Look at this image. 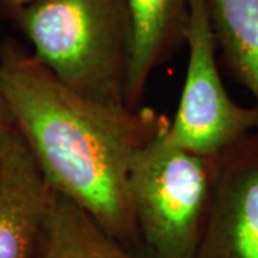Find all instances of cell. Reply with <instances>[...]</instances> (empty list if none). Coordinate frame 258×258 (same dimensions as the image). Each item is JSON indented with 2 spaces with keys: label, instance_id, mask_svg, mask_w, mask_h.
Here are the masks:
<instances>
[{
  "label": "cell",
  "instance_id": "cell-5",
  "mask_svg": "<svg viewBox=\"0 0 258 258\" xmlns=\"http://www.w3.org/2000/svg\"><path fill=\"white\" fill-rule=\"evenodd\" d=\"M195 258H258V129L218 155Z\"/></svg>",
  "mask_w": 258,
  "mask_h": 258
},
{
  "label": "cell",
  "instance_id": "cell-1",
  "mask_svg": "<svg viewBox=\"0 0 258 258\" xmlns=\"http://www.w3.org/2000/svg\"><path fill=\"white\" fill-rule=\"evenodd\" d=\"M0 93L50 188L139 252L129 169L139 149L169 119L147 108L112 106L83 96L13 37L0 42Z\"/></svg>",
  "mask_w": 258,
  "mask_h": 258
},
{
  "label": "cell",
  "instance_id": "cell-8",
  "mask_svg": "<svg viewBox=\"0 0 258 258\" xmlns=\"http://www.w3.org/2000/svg\"><path fill=\"white\" fill-rule=\"evenodd\" d=\"M36 258H141L79 205L53 191Z\"/></svg>",
  "mask_w": 258,
  "mask_h": 258
},
{
  "label": "cell",
  "instance_id": "cell-10",
  "mask_svg": "<svg viewBox=\"0 0 258 258\" xmlns=\"http://www.w3.org/2000/svg\"><path fill=\"white\" fill-rule=\"evenodd\" d=\"M36 0H0V18L10 20L19 10L29 6Z\"/></svg>",
  "mask_w": 258,
  "mask_h": 258
},
{
  "label": "cell",
  "instance_id": "cell-6",
  "mask_svg": "<svg viewBox=\"0 0 258 258\" xmlns=\"http://www.w3.org/2000/svg\"><path fill=\"white\" fill-rule=\"evenodd\" d=\"M53 189L13 125L0 135V258H36Z\"/></svg>",
  "mask_w": 258,
  "mask_h": 258
},
{
  "label": "cell",
  "instance_id": "cell-4",
  "mask_svg": "<svg viewBox=\"0 0 258 258\" xmlns=\"http://www.w3.org/2000/svg\"><path fill=\"white\" fill-rule=\"evenodd\" d=\"M184 88L166 138L195 154L217 157L258 129V109L232 101L217 63V43L205 0H191Z\"/></svg>",
  "mask_w": 258,
  "mask_h": 258
},
{
  "label": "cell",
  "instance_id": "cell-11",
  "mask_svg": "<svg viewBox=\"0 0 258 258\" xmlns=\"http://www.w3.org/2000/svg\"><path fill=\"white\" fill-rule=\"evenodd\" d=\"M15 123H13V119H12V116H10V112L8 109V106H6V103H5V99H3V96H2V93H0V135L6 131V129H9L10 126H13Z\"/></svg>",
  "mask_w": 258,
  "mask_h": 258
},
{
  "label": "cell",
  "instance_id": "cell-7",
  "mask_svg": "<svg viewBox=\"0 0 258 258\" xmlns=\"http://www.w3.org/2000/svg\"><path fill=\"white\" fill-rule=\"evenodd\" d=\"M129 6L134 45L125 103L137 109L152 74L185 45L191 0H129Z\"/></svg>",
  "mask_w": 258,
  "mask_h": 258
},
{
  "label": "cell",
  "instance_id": "cell-9",
  "mask_svg": "<svg viewBox=\"0 0 258 258\" xmlns=\"http://www.w3.org/2000/svg\"><path fill=\"white\" fill-rule=\"evenodd\" d=\"M217 49L258 109V0H205Z\"/></svg>",
  "mask_w": 258,
  "mask_h": 258
},
{
  "label": "cell",
  "instance_id": "cell-2",
  "mask_svg": "<svg viewBox=\"0 0 258 258\" xmlns=\"http://www.w3.org/2000/svg\"><path fill=\"white\" fill-rule=\"evenodd\" d=\"M9 22L64 85L102 103L126 106L134 45L129 0H36Z\"/></svg>",
  "mask_w": 258,
  "mask_h": 258
},
{
  "label": "cell",
  "instance_id": "cell-3",
  "mask_svg": "<svg viewBox=\"0 0 258 258\" xmlns=\"http://www.w3.org/2000/svg\"><path fill=\"white\" fill-rule=\"evenodd\" d=\"M166 126L132 159L131 204L147 258H195L211 205L217 157L166 138Z\"/></svg>",
  "mask_w": 258,
  "mask_h": 258
},
{
  "label": "cell",
  "instance_id": "cell-12",
  "mask_svg": "<svg viewBox=\"0 0 258 258\" xmlns=\"http://www.w3.org/2000/svg\"><path fill=\"white\" fill-rule=\"evenodd\" d=\"M139 255H141V258H147V257H144V255H142V254H139Z\"/></svg>",
  "mask_w": 258,
  "mask_h": 258
}]
</instances>
